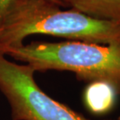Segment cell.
Listing matches in <instances>:
<instances>
[{
	"mask_svg": "<svg viewBox=\"0 0 120 120\" xmlns=\"http://www.w3.org/2000/svg\"><path fill=\"white\" fill-rule=\"evenodd\" d=\"M53 36L98 44L120 43V24L61 9L49 0H14L0 24V53L21 47L27 37Z\"/></svg>",
	"mask_w": 120,
	"mask_h": 120,
	"instance_id": "6da1fadb",
	"label": "cell"
},
{
	"mask_svg": "<svg viewBox=\"0 0 120 120\" xmlns=\"http://www.w3.org/2000/svg\"><path fill=\"white\" fill-rule=\"evenodd\" d=\"M35 71H71L91 81H106L120 89V43L98 44L77 40L31 42L5 53Z\"/></svg>",
	"mask_w": 120,
	"mask_h": 120,
	"instance_id": "7a4b0ae2",
	"label": "cell"
},
{
	"mask_svg": "<svg viewBox=\"0 0 120 120\" xmlns=\"http://www.w3.org/2000/svg\"><path fill=\"white\" fill-rule=\"evenodd\" d=\"M0 53V91L12 120H90L45 93L34 80L35 71L17 64Z\"/></svg>",
	"mask_w": 120,
	"mask_h": 120,
	"instance_id": "3957f363",
	"label": "cell"
},
{
	"mask_svg": "<svg viewBox=\"0 0 120 120\" xmlns=\"http://www.w3.org/2000/svg\"><path fill=\"white\" fill-rule=\"evenodd\" d=\"M61 7H70L96 19L120 24V0H56Z\"/></svg>",
	"mask_w": 120,
	"mask_h": 120,
	"instance_id": "277c9868",
	"label": "cell"
},
{
	"mask_svg": "<svg viewBox=\"0 0 120 120\" xmlns=\"http://www.w3.org/2000/svg\"><path fill=\"white\" fill-rule=\"evenodd\" d=\"M116 88L106 81H92L84 91L87 107L96 114H102L112 109L116 98Z\"/></svg>",
	"mask_w": 120,
	"mask_h": 120,
	"instance_id": "5b68a950",
	"label": "cell"
},
{
	"mask_svg": "<svg viewBox=\"0 0 120 120\" xmlns=\"http://www.w3.org/2000/svg\"><path fill=\"white\" fill-rule=\"evenodd\" d=\"M14 0H0V24H1L2 19H3L5 14H6L7 9H9V6L12 4V2ZM49 1L58 5V2L56 0H49Z\"/></svg>",
	"mask_w": 120,
	"mask_h": 120,
	"instance_id": "8992f818",
	"label": "cell"
},
{
	"mask_svg": "<svg viewBox=\"0 0 120 120\" xmlns=\"http://www.w3.org/2000/svg\"><path fill=\"white\" fill-rule=\"evenodd\" d=\"M119 120H120V117H119Z\"/></svg>",
	"mask_w": 120,
	"mask_h": 120,
	"instance_id": "52a82bcc",
	"label": "cell"
}]
</instances>
